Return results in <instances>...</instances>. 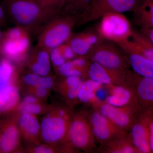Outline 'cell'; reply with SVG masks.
I'll return each mask as SVG.
<instances>
[{
	"instance_id": "cell-1",
	"label": "cell",
	"mask_w": 153,
	"mask_h": 153,
	"mask_svg": "<svg viewBox=\"0 0 153 153\" xmlns=\"http://www.w3.org/2000/svg\"><path fill=\"white\" fill-rule=\"evenodd\" d=\"M6 16L15 26L31 32L39 31L47 22L58 15L41 7L35 0H3Z\"/></svg>"
},
{
	"instance_id": "cell-2",
	"label": "cell",
	"mask_w": 153,
	"mask_h": 153,
	"mask_svg": "<svg viewBox=\"0 0 153 153\" xmlns=\"http://www.w3.org/2000/svg\"><path fill=\"white\" fill-rule=\"evenodd\" d=\"M78 19L74 16L58 14L39 30L38 45L51 50L66 43Z\"/></svg>"
},
{
	"instance_id": "cell-3",
	"label": "cell",
	"mask_w": 153,
	"mask_h": 153,
	"mask_svg": "<svg viewBox=\"0 0 153 153\" xmlns=\"http://www.w3.org/2000/svg\"><path fill=\"white\" fill-rule=\"evenodd\" d=\"M31 33L28 29L17 26L4 31L0 44V57L13 64L25 60L31 48Z\"/></svg>"
},
{
	"instance_id": "cell-4",
	"label": "cell",
	"mask_w": 153,
	"mask_h": 153,
	"mask_svg": "<svg viewBox=\"0 0 153 153\" xmlns=\"http://www.w3.org/2000/svg\"><path fill=\"white\" fill-rule=\"evenodd\" d=\"M144 0H92L87 9L79 17L76 25L81 27L100 19L109 13H123L135 12Z\"/></svg>"
},
{
	"instance_id": "cell-5",
	"label": "cell",
	"mask_w": 153,
	"mask_h": 153,
	"mask_svg": "<svg viewBox=\"0 0 153 153\" xmlns=\"http://www.w3.org/2000/svg\"><path fill=\"white\" fill-rule=\"evenodd\" d=\"M100 19L96 31L102 40L117 44L128 39L132 34L129 21L121 13H108Z\"/></svg>"
},
{
	"instance_id": "cell-6",
	"label": "cell",
	"mask_w": 153,
	"mask_h": 153,
	"mask_svg": "<svg viewBox=\"0 0 153 153\" xmlns=\"http://www.w3.org/2000/svg\"><path fill=\"white\" fill-rule=\"evenodd\" d=\"M94 108L107 118L113 123L125 131L129 132L139 114L136 103L123 106H115L95 98L91 102Z\"/></svg>"
},
{
	"instance_id": "cell-7",
	"label": "cell",
	"mask_w": 153,
	"mask_h": 153,
	"mask_svg": "<svg viewBox=\"0 0 153 153\" xmlns=\"http://www.w3.org/2000/svg\"><path fill=\"white\" fill-rule=\"evenodd\" d=\"M0 59V113H2L16 105L19 93L14 85L16 71L13 63L4 58Z\"/></svg>"
},
{
	"instance_id": "cell-8",
	"label": "cell",
	"mask_w": 153,
	"mask_h": 153,
	"mask_svg": "<svg viewBox=\"0 0 153 153\" xmlns=\"http://www.w3.org/2000/svg\"><path fill=\"white\" fill-rule=\"evenodd\" d=\"M106 68L119 70H128L130 66L128 60L119 49L105 40L99 42L92 47L85 57Z\"/></svg>"
},
{
	"instance_id": "cell-9",
	"label": "cell",
	"mask_w": 153,
	"mask_h": 153,
	"mask_svg": "<svg viewBox=\"0 0 153 153\" xmlns=\"http://www.w3.org/2000/svg\"><path fill=\"white\" fill-rule=\"evenodd\" d=\"M86 75L89 79L101 84L132 87L137 74L128 70H119L104 67L91 61Z\"/></svg>"
},
{
	"instance_id": "cell-10",
	"label": "cell",
	"mask_w": 153,
	"mask_h": 153,
	"mask_svg": "<svg viewBox=\"0 0 153 153\" xmlns=\"http://www.w3.org/2000/svg\"><path fill=\"white\" fill-rule=\"evenodd\" d=\"M68 137L75 147L87 152L96 151L97 141L88 119L77 115L72 119L68 131Z\"/></svg>"
},
{
	"instance_id": "cell-11",
	"label": "cell",
	"mask_w": 153,
	"mask_h": 153,
	"mask_svg": "<svg viewBox=\"0 0 153 153\" xmlns=\"http://www.w3.org/2000/svg\"><path fill=\"white\" fill-rule=\"evenodd\" d=\"M88 119L96 140L100 146L99 149L128 134L95 110L91 113Z\"/></svg>"
},
{
	"instance_id": "cell-12",
	"label": "cell",
	"mask_w": 153,
	"mask_h": 153,
	"mask_svg": "<svg viewBox=\"0 0 153 153\" xmlns=\"http://www.w3.org/2000/svg\"><path fill=\"white\" fill-rule=\"evenodd\" d=\"M152 112H140L129 131L137 153H152L150 146V128Z\"/></svg>"
},
{
	"instance_id": "cell-13",
	"label": "cell",
	"mask_w": 153,
	"mask_h": 153,
	"mask_svg": "<svg viewBox=\"0 0 153 153\" xmlns=\"http://www.w3.org/2000/svg\"><path fill=\"white\" fill-rule=\"evenodd\" d=\"M70 122L65 118V112L44 118L41 125V136L45 142L54 143L62 140L68 132Z\"/></svg>"
},
{
	"instance_id": "cell-14",
	"label": "cell",
	"mask_w": 153,
	"mask_h": 153,
	"mask_svg": "<svg viewBox=\"0 0 153 153\" xmlns=\"http://www.w3.org/2000/svg\"><path fill=\"white\" fill-rule=\"evenodd\" d=\"M132 88L139 112H153V77H143L137 74Z\"/></svg>"
},
{
	"instance_id": "cell-15",
	"label": "cell",
	"mask_w": 153,
	"mask_h": 153,
	"mask_svg": "<svg viewBox=\"0 0 153 153\" xmlns=\"http://www.w3.org/2000/svg\"><path fill=\"white\" fill-rule=\"evenodd\" d=\"M102 40L96 30H89L72 34L66 43L76 56L85 57L94 46Z\"/></svg>"
},
{
	"instance_id": "cell-16",
	"label": "cell",
	"mask_w": 153,
	"mask_h": 153,
	"mask_svg": "<svg viewBox=\"0 0 153 153\" xmlns=\"http://www.w3.org/2000/svg\"><path fill=\"white\" fill-rule=\"evenodd\" d=\"M29 56V64L32 72L39 76H47L51 69L50 50L37 44L32 49Z\"/></svg>"
},
{
	"instance_id": "cell-17",
	"label": "cell",
	"mask_w": 153,
	"mask_h": 153,
	"mask_svg": "<svg viewBox=\"0 0 153 153\" xmlns=\"http://www.w3.org/2000/svg\"><path fill=\"white\" fill-rule=\"evenodd\" d=\"M0 126V152H14L20 144V131L13 121H8Z\"/></svg>"
},
{
	"instance_id": "cell-18",
	"label": "cell",
	"mask_w": 153,
	"mask_h": 153,
	"mask_svg": "<svg viewBox=\"0 0 153 153\" xmlns=\"http://www.w3.org/2000/svg\"><path fill=\"white\" fill-rule=\"evenodd\" d=\"M125 53L130 66L135 73L143 77H153V62L127 47H120Z\"/></svg>"
},
{
	"instance_id": "cell-19",
	"label": "cell",
	"mask_w": 153,
	"mask_h": 153,
	"mask_svg": "<svg viewBox=\"0 0 153 153\" xmlns=\"http://www.w3.org/2000/svg\"><path fill=\"white\" fill-rule=\"evenodd\" d=\"M117 44L119 47L129 48L153 62V45L140 32L133 30L128 39Z\"/></svg>"
},
{
	"instance_id": "cell-20",
	"label": "cell",
	"mask_w": 153,
	"mask_h": 153,
	"mask_svg": "<svg viewBox=\"0 0 153 153\" xmlns=\"http://www.w3.org/2000/svg\"><path fill=\"white\" fill-rule=\"evenodd\" d=\"M110 95L105 102L115 106H123L132 103L137 100L132 87L113 85H107Z\"/></svg>"
},
{
	"instance_id": "cell-21",
	"label": "cell",
	"mask_w": 153,
	"mask_h": 153,
	"mask_svg": "<svg viewBox=\"0 0 153 153\" xmlns=\"http://www.w3.org/2000/svg\"><path fill=\"white\" fill-rule=\"evenodd\" d=\"M134 13V22L140 29L153 28V0H144Z\"/></svg>"
},
{
	"instance_id": "cell-22",
	"label": "cell",
	"mask_w": 153,
	"mask_h": 153,
	"mask_svg": "<svg viewBox=\"0 0 153 153\" xmlns=\"http://www.w3.org/2000/svg\"><path fill=\"white\" fill-rule=\"evenodd\" d=\"M100 151L106 153H137L128 134L111 142L100 148Z\"/></svg>"
},
{
	"instance_id": "cell-23",
	"label": "cell",
	"mask_w": 153,
	"mask_h": 153,
	"mask_svg": "<svg viewBox=\"0 0 153 153\" xmlns=\"http://www.w3.org/2000/svg\"><path fill=\"white\" fill-rule=\"evenodd\" d=\"M18 123L20 130L29 138L37 136L41 128V126L36 116L30 114L22 113Z\"/></svg>"
},
{
	"instance_id": "cell-24",
	"label": "cell",
	"mask_w": 153,
	"mask_h": 153,
	"mask_svg": "<svg viewBox=\"0 0 153 153\" xmlns=\"http://www.w3.org/2000/svg\"><path fill=\"white\" fill-rule=\"evenodd\" d=\"M92 0H65L59 14L74 16L79 18Z\"/></svg>"
},
{
	"instance_id": "cell-25",
	"label": "cell",
	"mask_w": 153,
	"mask_h": 153,
	"mask_svg": "<svg viewBox=\"0 0 153 153\" xmlns=\"http://www.w3.org/2000/svg\"><path fill=\"white\" fill-rule=\"evenodd\" d=\"M101 85L100 83L91 79L83 82L79 89L78 98L82 102H91L95 98V91L98 89Z\"/></svg>"
},
{
	"instance_id": "cell-26",
	"label": "cell",
	"mask_w": 153,
	"mask_h": 153,
	"mask_svg": "<svg viewBox=\"0 0 153 153\" xmlns=\"http://www.w3.org/2000/svg\"><path fill=\"white\" fill-rule=\"evenodd\" d=\"M44 8L59 14L65 0H35Z\"/></svg>"
},
{
	"instance_id": "cell-27",
	"label": "cell",
	"mask_w": 153,
	"mask_h": 153,
	"mask_svg": "<svg viewBox=\"0 0 153 153\" xmlns=\"http://www.w3.org/2000/svg\"><path fill=\"white\" fill-rule=\"evenodd\" d=\"M50 60L55 67H60L66 62L59 47L51 49L50 51Z\"/></svg>"
},
{
	"instance_id": "cell-28",
	"label": "cell",
	"mask_w": 153,
	"mask_h": 153,
	"mask_svg": "<svg viewBox=\"0 0 153 153\" xmlns=\"http://www.w3.org/2000/svg\"><path fill=\"white\" fill-rule=\"evenodd\" d=\"M20 110L22 113L37 114L41 113L42 107L41 105L35 103H26L23 102L20 107Z\"/></svg>"
},
{
	"instance_id": "cell-29",
	"label": "cell",
	"mask_w": 153,
	"mask_h": 153,
	"mask_svg": "<svg viewBox=\"0 0 153 153\" xmlns=\"http://www.w3.org/2000/svg\"><path fill=\"white\" fill-rule=\"evenodd\" d=\"M82 81L74 84L66 85L67 97L70 100H74L78 98L79 89L82 85Z\"/></svg>"
},
{
	"instance_id": "cell-30",
	"label": "cell",
	"mask_w": 153,
	"mask_h": 153,
	"mask_svg": "<svg viewBox=\"0 0 153 153\" xmlns=\"http://www.w3.org/2000/svg\"><path fill=\"white\" fill-rule=\"evenodd\" d=\"M63 57L66 60H71L74 59L76 56L71 47L66 43H64L59 47Z\"/></svg>"
},
{
	"instance_id": "cell-31",
	"label": "cell",
	"mask_w": 153,
	"mask_h": 153,
	"mask_svg": "<svg viewBox=\"0 0 153 153\" xmlns=\"http://www.w3.org/2000/svg\"><path fill=\"white\" fill-rule=\"evenodd\" d=\"M40 76L32 72V73L25 74L24 77V81L27 85L30 86H37L38 85Z\"/></svg>"
},
{
	"instance_id": "cell-32",
	"label": "cell",
	"mask_w": 153,
	"mask_h": 153,
	"mask_svg": "<svg viewBox=\"0 0 153 153\" xmlns=\"http://www.w3.org/2000/svg\"><path fill=\"white\" fill-rule=\"evenodd\" d=\"M74 66V64L72 63V60H69L63 63L58 68V71L59 74L63 76H66L71 70H72Z\"/></svg>"
},
{
	"instance_id": "cell-33",
	"label": "cell",
	"mask_w": 153,
	"mask_h": 153,
	"mask_svg": "<svg viewBox=\"0 0 153 153\" xmlns=\"http://www.w3.org/2000/svg\"><path fill=\"white\" fill-rule=\"evenodd\" d=\"M54 80L52 77L49 76H40L38 86L45 88L47 89H49L53 86Z\"/></svg>"
},
{
	"instance_id": "cell-34",
	"label": "cell",
	"mask_w": 153,
	"mask_h": 153,
	"mask_svg": "<svg viewBox=\"0 0 153 153\" xmlns=\"http://www.w3.org/2000/svg\"><path fill=\"white\" fill-rule=\"evenodd\" d=\"M140 32L153 45V28H141Z\"/></svg>"
},
{
	"instance_id": "cell-35",
	"label": "cell",
	"mask_w": 153,
	"mask_h": 153,
	"mask_svg": "<svg viewBox=\"0 0 153 153\" xmlns=\"http://www.w3.org/2000/svg\"><path fill=\"white\" fill-rule=\"evenodd\" d=\"M7 25V16L2 4L0 3V27Z\"/></svg>"
},
{
	"instance_id": "cell-36",
	"label": "cell",
	"mask_w": 153,
	"mask_h": 153,
	"mask_svg": "<svg viewBox=\"0 0 153 153\" xmlns=\"http://www.w3.org/2000/svg\"><path fill=\"white\" fill-rule=\"evenodd\" d=\"M34 152L36 153H50L54 152L51 148L45 146H41L37 147L34 150Z\"/></svg>"
},
{
	"instance_id": "cell-37",
	"label": "cell",
	"mask_w": 153,
	"mask_h": 153,
	"mask_svg": "<svg viewBox=\"0 0 153 153\" xmlns=\"http://www.w3.org/2000/svg\"><path fill=\"white\" fill-rule=\"evenodd\" d=\"M36 94L40 97H44L46 96L47 94V88H45L38 86L36 89Z\"/></svg>"
},
{
	"instance_id": "cell-38",
	"label": "cell",
	"mask_w": 153,
	"mask_h": 153,
	"mask_svg": "<svg viewBox=\"0 0 153 153\" xmlns=\"http://www.w3.org/2000/svg\"><path fill=\"white\" fill-rule=\"evenodd\" d=\"M150 146L152 153H153V116L151 120L150 128Z\"/></svg>"
},
{
	"instance_id": "cell-39",
	"label": "cell",
	"mask_w": 153,
	"mask_h": 153,
	"mask_svg": "<svg viewBox=\"0 0 153 153\" xmlns=\"http://www.w3.org/2000/svg\"><path fill=\"white\" fill-rule=\"evenodd\" d=\"M37 102V99L36 97L32 96L27 97L24 100V102L26 103H35Z\"/></svg>"
},
{
	"instance_id": "cell-40",
	"label": "cell",
	"mask_w": 153,
	"mask_h": 153,
	"mask_svg": "<svg viewBox=\"0 0 153 153\" xmlns=\"http://www.w3.org/2000/svg\"><path fill=\"white\" fill-rule=\"evenodd\" d=\"M3 33H4V31H2L1 28H0V44H1L2 39Z\"/></svg>"
}]
</instances>
